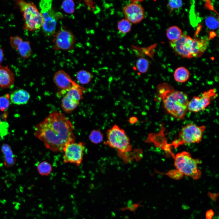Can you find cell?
Segmentation results:
<instances>
[{
  "label": "cell",
  "mask_w": 219,
  "mask_h": 219,
  "mask_svg": "<svg viewBox=\"0 0 219 219\" xmlns=\"http://www.w3.org/2000/svg\"><path fill=\"white\" fill-rule=\"evenodd\" d=\"M35 129V136L53 152H62L66 145L76 140L71 122L59 111L50 113Z\"/></svg>",
  "instance_id": "1"
},
{
  "label": "cell",
  "mask_w": 219,
  "mask_h": 219,
  "mask_svg": "<svg viewBox=\"0 0 219 219\" xmlns=\"http://www.w3.org/2000/svg\"><path fill=\"white\" fill-rule=\"evenodd\" d=\"M158 96L162 100L167 111L174 117L183 119L188 110L189 102L187 95L175 90L166 83L159 85L157 88Z\"/></svg>",
  "instance_id": "2"
},
{
  "label": "cell",
  "mask_w": 219,
  "mask_h": 219,
  "mask_svg": "<svg viewBox=\"0 0 219 219\" xmlns=\"http://www.w3.org/2000/svg\"><path fill=\"white\" fill-rule=\"evenodd\" d=\"M16 3L23 14L25 29L33 31L42 27L43 23L42 15L33 3L21 0H17Z\"/></svg>",
  "instance_id": "3"
},
{
  "label": "cell",
  "mask_w": 219,
  "mask_h": 219,
  "mask_svg": "<svg viewBox=\"0 0 219 219\" xmlns=\"http://www.w3.org/2000/svg\"><path fill=\"white\" fill-rule=\"evenodd\" d=\"M107 140L105 145L117 150L121 157L132 150L130 140L124 130L115 124L107 131Z\"/></svg>",
  "instance_id": "4"
},
{
  "label": "cell",
  "mask_w": 219,
  "mask_h": 219,
  "mask_svg": "<svg viewBox=\"0 0 219 219\" xmlns=\"http://www.w3.org/2000/svg\"><path fill=\"white\" fill-rule=\"evenodd\" d=\"M174 159L175 167L182 175L195 180L201 177V172L198 167L200 160L193 158L189 152L184 151L178 153Z\"/></svg>",
  "instance_id": "5"
},
{
  "label": "cell",
  "mask_w": 219,
  "mask_h": 219,
  "mask_svg": "<svg viewBox=\"0 0 219 219\" xmlns=\"http://www.w3.org/2000/svg\"><path fill=\"white\" fill-rule=\"evenodd\" d=\"M206 127L189 123L183 127L178 134V139L174 141L171 144L177 147L180 145L199 143L201 141Z\"/></svg>",
  "instance_id": "6"
},
{
  "label": "cell",
  "mask_w": 219,
  "mask_h": 219,
  "mask_svg": "<svg viewBox=\"0 0 219 219\" xmlns=\"http://www.w3.org/2000/svg\"><path fill=\"white\" fill-rule=\"evenodd\" d=\"M39 6L43 19V32L46 36H53L55 33L57 17L52 7L51 0H41Z\"/></svg>",
  "instance_id": "7"
},
{
  "label": "cell",
  "mask_w": 219,
  "mask_h": 219,
  "mask_svg": "<svg viewBox=\"0 0 219 219\" xmlns=\"http://www.w3.org/2000/svg\"><path fill=\"white\" fill-rule=\"evenodd\" d=\"M85 148V143L83 142H74L66 145L62 151L63 163H70L80 166L83 159Z\"/></svg>",
  "instance_id": "8"
},
{
  "label": "cell",
  "mask_w": 219,
  "mask_h": 219,
  "mask_svg": "<svg viewBox=\"0 0 219 219\" xmlns=\"http://www.w3.org/2000/svg\"><path fill=\"white\" fill-rule=\"evenodd\" d=\"M85 89L80 85L72 88L62 97L61 106L67 113H72L78 107L80 100L83 99Z\"/></svg>",
  "instance_id": "9"
},
{
  "label": "cell",
  "mask_w": 219,
  "mask_h": 219,
  "mask_svg": "<svg viewBox=\"0 0 219 219\" xmlns=\"http://www.w3.org/2000/svg\"><path fill=\"white\" fill-rule=\"evenodd\" d=\"M53 36L54 50H69L74 48L75 42V36L64 27H61Z\"/></svg>",
  "instance_id": "10"
},
{
  "label": "cell",
  "mask_w": 219,
  "mask_h": 219,
  "mask_svg": "<svg viewBox=\"0 0 219 219\" xmlns=\"http://www.w3.org/2000/svg\"><path fill=\"white\" fill-rule=\"evenodd\" d=\"M217 96L216 90L215 89L207 90L201 93L199 96H194L189 101L188 110L194 113L203 111Z\"/></svg>",
  "instance_id": "11"
},
{
  "label": "cell",
  "mask_w": 219,
  "mask_h": 219,
  "mask_svg": "<svg viewBox=\"0 0 219 219\" xmlns=\"http://www.w3.org/2000/svg\"><path fill=\"white\" fill-rule=\"evenodd\" d=\"M194 39L185 34H182L178 39L170 41V47L176 53L182 57L193 58L192 50Z\"/></svg>",
  "instance_id": "12"
},
{
  "label": "cell",
  "mask_w": 219,
  "mask_h": 219,
  "mask_svg": "<svg viewBox=\"0 0 219 219\" xmlns=\"http://www.w3.org/2000/svg\"><path fill=\"white\" fill-rule=\"evenodd\" d=\"M53 81L58 89L57 95L59 97H62L72 88L80 85L63 70H59L54 74Z\"/></svg>",
  "instance_id": "13"
},
{
  "label": "cell",
  "mask_w": 219,
  "mask_h": 219,
  "mask_svg": "<svg viewBox=\"0 0 219 219\" xmlns=\"http://www.w3.org/2000/svg\"><path fill=\"white\" fill-rule=\"evenodd\" d=\"M122 10L125 19L131 23H139L145 17L144 8L135 1L125 6Z\"/></svg>",
  "instance_id": "14"
},
{
  "label": "cell",
  "mask_w": 219,
  "mask_h": 219,
  "mask_svg": "<svg viewBox=\"0 0 219 219\" xmlns=\"http://www.w3.org/2000/svg\"><path fill=\"white\" fill-rule=\"evenodd\" d=\"M15 75L8 66L0 65V88H9L14 84Z\"/></svg>",
  "instance_id": "15"
},
{
  "label": "cell",
  "mask_w": 219,
  "mask_h": 219,
  "mask_svg": "<svg viewBox=\"0 0 219 219\" xmlns=\"http://www.w3.org/2000/svg\"><path fill=\"white\" fill-rule=\"evenodd\" d=\"M193 39L192 50L193 57H200L207 49L209 44V39L207 36H203Z\"/></svg>",
  "instance_id": "16"
},
{
  "label": "cell",
  "mask_w": 219,
  "mask_h": 219,
  "mask_svg": "<svg viewBox=\"0 0 219 219\" xmlns=\"http://www.w3.org/2000/svg\"><path fill=\"white\" fill-rule=\"evenodd\" d=\"M11 102L13 104L20 105L26 104L30 98L29 93L23 89L16 90L10 96Z\"/></svg>",
  "instance_id": "17"
},
{
  "label": "cell",
  "mask_w": 219,
  "mask_h": 219,
  "mask_svg": "<svg viewBox=\"0 0 219 219\" xmlns=\"http://www.w3.org/2000/svg\"><path fill=\"white\" fill-rule=\"evenodd\" d=\"M1 149L4 155L5 165L8 167L13 165L16 161L10 146L8 144H3Z\"/></svg>",
  "instance_id": "18"
},
{
  "label": "cell",
  "mask_w": 219,
  "mask_h": 219,
  "mask_svg": "<svg viewBox=\"0 0 219 219\" xmlns=\"http://www.w3.org/2000/svg\"><path fill=\"white\" fill-rule=\"evenodd\" d=\"M190 73L189 70L184 67H180L177 68L174 73L175 80L179 83H184L187 81L189 78Z\"/></svg>",
  "instance_id": "19"
},
{
  "label": "cell",
  "mask_w": 219,
  "mask_h": 219,
  "mask_svg": "<svg viewBox=\"0 0 219 219\" xmlns=\"http://www.w3.org/2000/svg\"><path fill=\"white\" fill-rule=\"evenodd\" d=\"M182 34L180 29L175 26L168 28L166 33V36L170 41H173L178 39Z\"/></svg>",
  "instance_id": "20"
},
{
  "label": "cell",
  "mask_w": 219,
  "mask_h": 219,
  "mask_svg": "<svg viewBox=\"0 0 219 219\" xmlns=\"http://www.w3.org/2000/svg\"><path fill=\"white\" fill-rule=\"evenodd\" d=\"M76 78L79 83L82 85H86L91 82L92 78V75L86 70H82L77 73Z\"/></svg>",
  "instance_id": "21"
},
{
  "label": "cell",
  "mask_w": 219,
  "mask_h": 219,
  "mask_svg": "<svg viewBox=\"0 0 219 219\" xmlns=\"http://www.w3.org/2000/svg\"><path fill=\"white\" fill-rule=\"evenodd\" d=\"M20 56L28 58L31 55L32 50L29 41H23L19 45L17 50Z\"/></svg>",
  "instance_id": "22"
},
{
  "label": "cell",
  "mask_w": 219,
  "mask_h": 219,
  "mask_svg": "<svg viewBox=\"0 0 219 219\" xmlns=\"http://www.w3.org/2000/svg\"><path fill=\"white\" fill-rule=\"evenodd\" d=\"M150 66V62L147 59L140 57L137 60L136 66L137 70L139 73L144 74L146 73Z\"/></svg>",
  "instance_id": "23"
},
{
  "label": "cell",
  "mask_w": 219,
  "mask_h": 219,
  "mask_svg": "<svg viewBox=\"0 0 219 219\" xmlns=\"http://www.w3.org/2000/svg\"><path fill=\"white\" fill-rule=\"evenodd\" d=\"M37 169L40 175L42 176H47L51 172L52 167L49 163L44 161L39 163Z\"/></svg>",
  "instance_id": "24"
},
{
  "label": "cell",
  "mask_w": 219,
  "mask_h": 219,
  "mask_svg": "<svg viewBox=\"0 0 219 219\" xmlns=\"http://www.w3.org/2000/svg\"><path fill=\"white\" fill-rule=\"evenodd\" d=\"M103 136L102 133L98 130H93L89 134V138L92 143L94 144H99L103 140Z\"/></svg>",
  "instance_id": "25"
},
{
  "label": "cell",
  "mask_w": 219,
  "mask_h": 219,
  "mask_svg": "<svg viewBox=\"0 0 219 219\" xmlns=\"http://www.w3.org/2000/svg\"><path fill=\"white\" fill-rule=\"evenodd\" d=\"M117 27L119 32L126 34L131 30V23L126 19H123L118 22Z\"/></svg>",
  "instance_id": "26"
},
{
  "label": "cell",
  "mask_w": 219,
  "mask_h": 219,
  "mask_svg": "<svg viewBox=\"0 0 219 219\" xmlns=\"http://www.w3.org/2000/svg\"><path fill=\"white\" fill-rule=\"evenodd\" d=\"M205 21L207 26L210 29L215 30L218 27V21L213 16L210 15L207 16L206 18Z\"/></svg>",
  "instance_id": "27"
},
{
  "label": "cell",
  "mask_w": 219,
  "mask_h": 219,
  "mask_svg": "<svg viewBox=\"0 0 219 219\" xmlns=\"http://www.w3.org/2000/svg\"><path fill=\"white\" fill-rule=\"evenodd\" d=\"M10 102L9 94L0 96V110L4 111L7 109L10 106Z\"/></svg>",
  "instance_id": "28"
},
{
  "label": "cell",
  "mask_w": 219,
  "mask_h": 219,
  "mask_svg": "<svg viewBox=\"0 0 219 219\" xmlns=\"http://www.w3.org/2000/svg\"><path fill=\"white\" fill-rule=\"evenodd\" d=\"M62 7L64 11L67 13L72 14L74 12L75 4L72 0L63 1L62 4Z\"/></svg>",
  "instance_id": "29"
},
{
  "label": "cell",
  "mask_w": 219,
  "mask_h": 219,
  "mask_svg": "<svg viewBox=\"0 0 219 219\" xmlns=\"http://www.w3.org/2000/svg\"><path fill=\"white\" fill-rule=\"evenodd\" d=\"M182 5V2L181 0H172L168 1L167 5L171 13L173 10L181 8Z\"/></svg>",
  "instance_id": "30"
},
{
  "label": "cell",
  "mask_w": 219,
  "mask_h": 219,
  "mask_svg": "<svg viewBox=\"0 0 219 219\" xmlns=\"http://www.w3.org/2000/svg\"><path fill=\"white\" fill-rule=\"evenodd\" d=\"M23 41V39L18 36H11L10 38V43L11 47L16 50Z\"/></svg>",
  "instance_id": "31"
},
{
  "label": "cell",
  "mask_w": 219,
  "mask_h": 219,
  "mask_svg": "<svg viewBox=\"0 0 219 219\" xmlns=\"http://www.w3.org/2000/svg\"><path fill=\"white\" fill-rule=\"evenodd\" d=\"M143 201V200H142L140 201L137 203L133 204L129 208H127L125 206L124 207L120 208L119 210L122 211H124L127 210H129L133 212L134 214L135 215V211L138 207H144V206L143 205H141L140 204Z\"/></svg>",
  "instance_id": "32"
},
{
  "label": "cell",
  "mask_w": 219,
  "mask_h": 219,
  "mask_svg": "<svg viewBox=\"0 0 219 219\" xmlns=\"http://www.w3.org/2000/svg\"><path fill=\"white\" fill-rule=\"evenodd\" d=\"M207 196L213 201L216 202L219 196V193H212L210 192H208Z\"/></svg>",
  "instance_id": "33"
},
{
  "label": "cell",
  "mask_w": 219,
  "mask_h": 219,
  "mask_svg": "<svg viewBox=\"0 0 219 219\" xmlns=\"http://www.w3.org/2000/svg\"><path fill=\"white\" fill-rule=\"evenodd\" d=\"M214 214V211L212 209L207 210L205 214L206 219H212Z\"/></svg>",
  "instance_id": "34"
},
{
  "label": "cell",
  "mask_w": 219,
  "mask_h": 219,
  "mask_svg": "<svg viewBox=\"0 0 219 219\" xmlns=\"http://www.w3.org/2000/svg\"><path fill=\"white\" fill-rule=\"evenodd\" d=\"M138 120L137 118L134 116L130 117L129 119V122L131 124H133L136 123Z\"/></svg>",
  "instance_id": "35"
},
{
  "label": "cell",
  "mask_w": 219,
  "mask_h": 219,
  "mask_svg": "<svg viewBox=\"0 0 219 219\" xmlns=\"http://www.w3.org/2000/svg\"><path fill=\"white\" fill-rule=\"evenodd\" d=\"M4 57V53L2 49L0 48V63L2 61Z\"/></svg>",
  "instance_id": "36"
},
{
  "label": "cell",
  "mask_w": 219,
  "mask_h": 219,
  "mask_svg": "<svg viewBox=\"0 0 219 219\" xmlns=\"http://www.w3.org/2000/svg\"><path fill=\"white\" fill-rule=\"evenodd\" d=\"M132 204V200H130L128 201L127 203V206H125V207L127 208H129L131 207Z\"/></svg>",
  "instance_id": "37"
},
{
  "label": "cell",
  "mask_w": 219,
  "mask_h": 219,
  "mask_svg": "<svg viewBox=\"0 0 219 219\" xmlns=\"http://www.w3.org/2000/svg\"><path fill=\"white\" fill-rule=\"evenodd\" d=\"M123 219H130L129 217L127 215H126Z\"/></svg>",
  "instance_id": "38"
}]
</instances>
